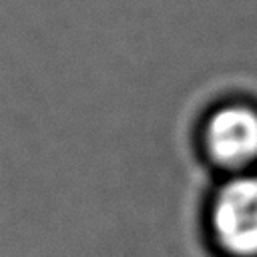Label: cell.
<instances>
[{
	"instance_id": "6da1fadb",
	"label": "cell",
	"mask_w": 257,
	"mask_h": 257,
	"mask_svg": "<svg viewBox=\"0 0 257 257\" xmlns=\"http://www.w3.org/2000/svg\"><path fill=\"white\" fill-rule=\"evenodd\" d=\"M211 223L225 251L237 257H257V177L227 183L213 201Z\"/></svg>"
},
{
	"instance_id": "7a4b0ae2",
	"label": "cell",
	"mask_w": 257,
	"mask_h": 257,
	"mask_svg": "<svg viewBox=\"0 0 257 257\" xmlns=\"http://www.w3.org/2000/svg\"><path fill=\"white\" fill-rule=\"evenodd\" d=\"M207 151L223 167H243L257 159V112L225 106L207 122Z\"/></svg>"
}]
</instances>
